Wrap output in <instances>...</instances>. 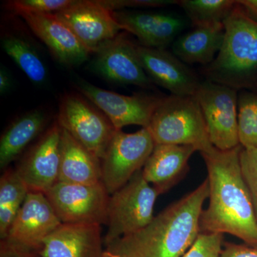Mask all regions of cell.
<instances>
[{
  "label": "cell",
  "instance_id": "1",
  "mask_svg": "<svg viewBox=\"0 0 257 257\" xmlns=\"http://www.w3.org/2000/svg\"><path fill=\"white\" fill-rule=\"evenodd\" d=\"M239 145L202 155L207 170L209 205L199 220L200 232L229 234L257 246V219L251 194L243 178Z\"/></svg>",
  "mask_w": 257,
  "mask_h": 257
},
{
  "label": "cell",
  "instance_id": "2",
  "mask_svg": "<svg viewBox=\"0 0 257 257\" xmlns=\"http://www.w3.org/2000/svg\"><path fill=\"white\" fill-rule=\"evenodd\" d=\"M209 197V182L172 203L143 229L106 245L119 257H181L195 241L204 202Z\"/></svg>",
  "mask_w": 257,
  "mask_h": 257
},
{
  "label": "cell",
  "instance_id": "3",
  "mask_svg": "<svg viewBox=\"0 0 257 257\" xmlns=\"http://www.w3.org/2000/svg\"><path fill=\"white\" fill-rule=\"evenodd\" d=\"M224 25L222 47L204 74L207 80L237 89L246 87L257 71V22L236 1Z\"/></svg>",
  "mask_w": 257,
  "mask_h": 257
},
{
  "label": "cell",
  "instance_id": "4",
  "mask_svg": "<svg viewBox=\"0 0 257 257\" xmlns=\"http://www.w3.org/2000/svg\"><path fill=\"white\" fill-rule=\"evenodd\" d=\"M147 128L155 145H189L201 154L214 149L195 96L163 97Z\"/></svg>",
  "mask_w": 257,
  "mask_h": 257
},
{
  "label": "cell",
  "instance_id": "5",
  "mask_svg": "<svg viewBox=\"0 0 257 257\" xmlns=\"http://www.w3.org/2000/svg\"><path fill=\"white\" fill-rule=\"evenodd\" d=\"M158 192L145 180L142 170L109 197L104 245L143 229L154 219Z\"/></svg>",
  "mask_w": 257,
  "mask_h": 257
},
{
  "label": "cell",
  "instance_id": "6",
  "mask_svg": "<svg viewBox=\"0 0 257 257\" xmlns=\"http://www.w3.org/2000/svg\"><path fill=\"white\" fill-rule=\"evenodd\" d=\"M57 121L101 160L116 131L104 112L85 96L76 93L62 98Z\"/></svg>",
  "mask_w": 257,
  "mask_h": 257
},
{
  "label": "cell",
  "instance_id": "7",
  "mask_svg": "<svg viewBox=\"0 0 257 257\" xmlns=\"http://www.w3.org/2000/svg\"><path fill=\"white\" fill-rule=\"evenodd\" d=\"M155 147L147 128L134 133L116 130L101 160V182L109 195L143 170Z\"/></svg>",
  "mask_w": 257,
  "mask_h": 257
},
{
  "label": "cell",
  "instance_id": "8",
  "mask_svg": "<svg viewBox=\"0 0 257 257\" xmlns=\"http://www.w3.org/2000/svg\"><path fill=\"white\" fill-rule=\"evenodd\" d=\"M45 194L62 224L107 222L110 195L101 182L93 184L58 182Z\"/></svg>",
  "mask_w": 257,
  "mask_h": 257
},
{
  "label": "cell",
  "instance_id": "9",
  "mask_svg": "<svg viewBox=\"0 0 257 257\" xmlns=\"http://www.w3.org/2000/svg\"><path fill=\"white\" fill-rule=\"evenodd\" d=\"M194 96L200 106L213 146L219 150H229L241 145L236 89L206 80L200 83Z\"/></svg>",
  "mask_w": 257,
  "mask_h": 257
},
{
  "label": "cell",
  "instance_id": "10",
  "mask_svg": "<svg viewBox=\"0 0 257 257\" xmlns=\"http://www.w3.org/2000/svg\"><path fill=\"white\" fill-rule=\"evenodd\" d=\"M79 92L109 118L116 130L128 125L147 128L163 97L151 94L123 95L96 87L84 79L76 82Z\"/></svg>",
  "mask_w": 257,
  "mask_h": 257
},
{
  "label": "cell",
  "instance_id": "11",
  "mask_svg": "<svg viewBox=\"0 0 257 257\" xmlns=\"http://www.w3.org/2000/svg\"><path fill=\"white\" fill-rule=\"evenodd\" d=\"M62 224L45 194L30 192L6 237L0 241L40 253L45 240Z\"/></svg>",
  "mask_w": 257,
  "mask_h": 257
},
{
  "label": "cell",
  "instance_id": "12",
  "mask_svg": "<svg viewBox=\"0 0 257 257\" xmlns=\"http://www.w3.org/2000/svg\"><path fill=\"white\" fill-rule=\"evenodd\" d=\"M91 54L114 40L121 30L110 11L99 0H74L73 4L55 13Z\"/></svg>",
  "mask_w": 257,
  "mask_h": 257
},
{
  "label": "cell",
  "instance_id": "13",
  "mask_svg": "<svg viewBox=\"0 0 257 257\" xmlns=\"http://www.w3.org/2000/svg\"><path fill=\"white\" fill-rule=\"evenodd\" d=\"M94 54L92 69L106 80L122 85L152 87L153 82L139 58L137 45L126 32L119 33Z\"/></svg>",
  "mask_w": 257,
  "mask_h": 257
},
{
  "label": "cell",
  "instance_id": "14",
  "mask_svg": "<svg viewBox=\"0 0 257 257\" xmlns=\"http://www.w3.org/2000/svg\"><path fill=\"white\" fill-rule=\"evenodd\" d=\"M61 136L62 127L55 121L15 169L30 192L45 194L59 182Z\"/></svg>",
  "mask_w": 257,
  "mask_h": 257
},
{
  "label": "cell",
  "instance_id": "15",
  "mask_svg": "<svg viewBox=\"0 0 257 257\" xmlns=\"http://www.w3.org/2000/svg\"><path fill=\"white\" fill-rule=\"evenodd\" d=\"M137 50L144 70L152 82L173 95L195 96L201 82L178 57L166 49L137 45Z\"/></svg>",
  "mask_w": 257,
  "mask_h": 257
},
{
  "label": "cell",
  "instance_id": "16",
  "mask_svg": "<svg viewBox=\"0 0 257 257\" xmlns=\"http://www.w3.org/2000/svg\"><path fill=\"white\" fill-rule=\"evenodd\" d=\"M18 15L62 65L77 67L89 59L91 52L55 14L22 13Z\"/></svg>",
  "mask_w": 257,
  "mask_h": 257
},
{
  "label": "cell",
  "instance_id": "17",
  "mask_svg": "<svg viewBox=\"0 0 257 257\" xmlns=\"http://www.w3.org/2000/svg\"><path fill=\"white\" fill-rule=\"evenodd\" d=\"M112 15L121 30L136 36L139 45L150 48H167L186 26L185 20L175 15L123 10Z\"/></svg>",
  "mask_w": 257,
  "mask_h": 257
},
{
  "label": "cell",
  "instance_id": "18",
  "mask_svg": "<svg viewBox=\"0 0 257 257\" xmlns=\"http://www.w3.org/2000/svg\"><path fill=\"white\" fill-rule=\"evenodd\" d=\"M101 225L62 224L43 243L41 257H107Z\"/></svg>",
  "mask_w": 257,
  "mask_h": 257
},
{
  "label": "cell",
  "instance_id": "19",
  "mask_svg": "<svg viewBox=\"0 0 257 257\" xmlns=\"http://www.w3.org/2000/svg\"><path fill=\"white\" fill-rule=\"evenodd\" d=\"M197 151L189 145H155L142 170L143 177L159 194L168 192L186 175L189 161Z\"/></svg>",
  "mask_w": 257,
  "mask_h": 257
},
{
  "label": "cell",
  "instance_id": "20",
  "mask_svg": "<svg viewBox=\"0 0 257 257\" xmlns=\"http://www.w3.org/2000/svg\"><path fill=\"white\" fill-rule=\"evenodd\" d=\"M224 35V23L197 25L176 39L172 52L184 64L207 66L215 60L222 47Z\"/></svg>",
  "mask_w": 257,
  "mask_h": 257
},
{
  "label": "cell",
  "instance_id": "21",
  "mask_svg": "<svg viewBox=\"0 0 257 257\" xmlns=\"http://www.w3.org/2000/svg\"><path fill=\"white\" fill-rule=\"evenodd\" d=\"M59 182L79 184L101 182V160L62 128Z\"/></svg>",
  "mask_w": 257,
  "mask_h": 257
},
{
  "label": "cell",
  "instance_id": "22",
  "mask_svg": "<svg viewBox=\"0 0 257 257\" xmlns=\"http://www.w3.org/2000/svg\"><path fill=\"white\" fill-rule=\"evenodd\" d=\"M48 121L46 113L35 109L10 124L0 139V168L5 170L26 147L41 135Z\"/></svg>",
  "mask_w": 257,
  "mask_h": 257
},
{
  "label": "cell",
  "instance_id": "23",
  "mask_svg": "<svg viewBox=\"0 0 257 257\" xmlns=\"http://www.w3.org/2000/svg\"><path fill=\"white\" fill-rule=\"evenodd\" d=\"M29 192L16 170L4 171L0 179V240L6 237Z\"/></svg>",
  "mask_w": 257,
  "mask_h": 257
},
{
  "label": "cell",
  "instance_id": "24",
  "mask_svg": "<svg viewBox=\"0 0 257 257\" xmlns=\"http://www.w3.org/2000/svg\"><path fill=\"white\" fill-rule=\"evenodd\" d=\"M1 45L32 82L43 85L47 80L46 65L33 46L23 37L8 35L2 37Z\"/></svg>",
  "mask_w": 257,
  "mask_h": 257
},
{
  "label": "cell",
  "instance_id": "25",
  "mask_svg": "<svg viewBox=\"0 0 257 257\" xmlns=\"http://www.w3.org/2000/svg\"><path fill=\"white\" fill-rule=\"evenodd\" d=\"M182 7L193 26L224 23L236 5L234 0H181Z\"/></svg>",
  "mask_w": 257,
  "mask_h": 257
},
{
  "label": "cell",
  "instance_id": "26",
  "mask_svg": "<svg viewBox=\"0 0 257 257\" xmlns=\"http://www.w3.org/2000/svg\"><path fill=\"white\" fill-rule=\"evenodd\" d=\"M238 135L243 148L257 149V96L244 93L238 100Z\"/></svg>",
  "mask_w": 257,
  "mask_h": 257
},
{
  "label": "cell",
  "instance_id": "27",
  "mask_svg": "<svg viewBox=\"0 0 257 257\" xmlns=\"http://www.w3.org/2000/svg\"><path fill=\"white\" fill-rule=\"evenodd\" d=\"M74 0H13L5 4L7 9L18 15L22 13L55 14L73 4Z\"/></svg>",
  "mask_w": 257,
  "mask_h": 257
},
{
  "label": "cell",
  "instance_id": "28",
  "mask_svg": "<svg viewBox=\"0 0 257 257\" xmlns=\"http://www.w3.org/2000/svg\"><path fill=\"white\" fill-rule=\"evenodd\" d=\"M224 234L200 232L183 257H220Z\"/></svg>",
  "mask_w": 257,
  "mask_h": 257
},
{
  "label": "cell",
  "instance_id": "29",
  "mask_svg": "<svg viewBox=\"0 0 257 257\" xmlns=\"http://www.w3.org/2000/svg\"><path fill=\"white\" fill-rule=\"evenodd\" d=\"M240 162L257 219V149L242 147L240 152Z\"/></svg>",
  "mask_w": 257,
  "mask_h": 257
},
{
  "label": "cell",
  "instance_id": "30",
  "mask_svg": "<svg viewBox=\"0 0 257 257\" xmlns=\"http://www.w3.org/2000/svg\"><path fill=\"white\" fill-rule=\"evenodd\" d=\"M104 8L111 12L119 11L124 8H162L178 4L177 0H99Z\"/></svg>",
  "mask_w": 257,
  "mask_h": 257
},
{
  "label": "cell",
  "instance_id": "31",
  "mask_svg": "<svg viewBox=\"0 0 257 257\" xmlns=\"http://www.w3.org/2000/svg\"><path fill=\"white\" fill-rule=\"evenodd\" d=\"M220 257H257V246L227 243L221 251Z\"/></svg>",
  "mask_w": 257,
  "mask_h": 257
},
{
  "label": "cell",
  "instance_id": "32",
  "mask_svg": "<svg viewBox=\"0 0 257 257\" xmlns=\"http://www.w3.org/2000/svg\"><path fill=\"white\" fill-rule=\"evenodd\" d=\"M0 257H41L40 253L17 247L5 241H0Z\"/></svg>",
  "mask_w": 257,
  "mask_h": 257
},
{
  "label": "cell",
  "instance_id": "33",
  "mask_svg": "<svg viewBox=\"0 0 257 257\" xmlns=\"http://www.w3.org/2000/svg\"><path fill=\"white\" fill-rule=\"evenodd\" d=\"M237 3L248 16L257 22V0H239Z\"/></svg>",
  "mask_w": 257,
  "mask_h": 257
},
{
  "label": "cell",
  "instance_id": "34",
  "mask_svg": "<svg viewBox=\"0 0 257 257\" xmlns=\"http://www.w3.org/2000/svg\"><path fill=\"white\" fill-rule=\"evenodd\" d=\"M12 87V79L8 71L3 67L0 70V92L1 94L9 92Z\"/></svg>",
  "mask_w": 257,
  "mask_h": 257
},
{
  "label": "cell",
  "instance_id": "35",
  "mask_svg": "<svg viewBox=\"0 0 257 257\" xmlns=\"http://www.w3.org/2000/svg\"><path fill=\"white\" fill-rule=\"evenodd\" d=\"M105 251H106V256H107V257H119V256H116V255L112 254V253H109V251H106V249H105Z\"/></svg>",
  "mask_w": 257,
  "mask_h": 257
}]
</instances>
